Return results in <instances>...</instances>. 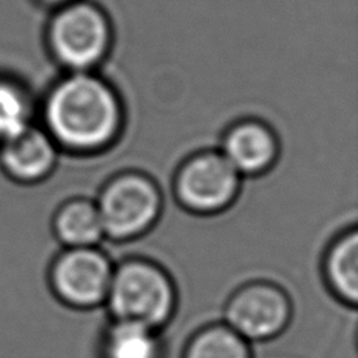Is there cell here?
I'll return each mask as SVG.
<instances>
[{"mask_svg":"<svg viewBox=\"0 0 358 358\" xmlns=\"http://www.w3.org/2000/svg\"><path fill=\"white\" fill-rule=\"evenodd\" d=\"M113 267L99 247L63 248L49 267L50 289L69 308H98L106 302Z\"/></svg>","mask_w":358,"mask_h":358,"instance_id":"cell-5","label":"cell"},{"mask_svg":"<svg viewBox=\"0 0 358 358\" xmlns=\"http://www.w3.org/2000/svg\"><path fill=\"white\" fill-rule=\"evenodd\" d=\"M112 321L161 331L178 308V289L167 268L148 258H127L113 267L106 297Z\"/></svg>","mask_w":358,"mask_h":358,"instance_id":"cell-2","label":"cell"},{"mask_svg":"<svg viewBox=\"0 0 358 358\" xmlns=\"http://www.w3.org/2000/svg\"><path fill=\"white\" fill-rule=\"evenodd\" d=\"M0 159L13 179L19 182H36L52 171L57 151L52 137L27 126L16 136L3 140Z\"/></svg>","mask_w":358,"mask_h":358,"instance_id":"cell-8","label":"cell"},{"mask_svg":"<svg viewBox=\"0 0 358 358\" xmlns=\"http://www.w3.org/2000/svg\"><path fill=\"white\" fill-rule=\"evenodd\" d=\"M277 151V140L272 132L263 124L250 121L229 131L222 155L239 175H259L271 169Z\"/></svg>","mask_w":358,"mask_h":358,"instance_id":"cell-9","label":"cell"},{"mask_svg":"<svg viewBox=\"0 0 358 358\" xmlns=\"http://www.w3.org/2000/svg\"><path fill=\"white\" fill-rule=\"evenodd\" d=\"M46 124L54 140L74 151H96L117 137L121 107L106 82L78 73L62 80L46 101Z\"/></svg>","mask_w":358,"mask_h":358,"instance_id":"cell-1","label":"cell"},{"mask_svg":"<svg viewBox=\"0 0 358 358\" xmlns=\"http://www.w3.org/2000/svg\"><path fill=\"white\" fill-rule=\"evenodd\" d=\"M241 175L225 156L203 152L182 164L175 178L178 203L196 215H215L236 201Z\"/></svg>","mask_w":358,"mask_h":358,"instance_id":"cell-6","label":"cell"},{"mask_svg":"<svg viewBox=\"0 0 358 358\" xmlns=\"http://www.w3.org/2000/svg\"><path fill=\"white\" fill-rule=\"evenodd\" d=\"M29 106L19 88L0 82V140H6L29 126Z\"/></svg>","mask_w":358,"mask_h":358,"instance_id":"cell-14","label":"cell"},{"mask_svg":"<svg viewBox=\"0 0 358 358\" xmlns=\"http://www.w3.org/2000/svg\"><path fill=\"white\" fill-rule=\"evenodd\" d=\"M104 238L131 242L150 233L161 219L164 198L148 176L123 173L110 179L94 201Z\"/></svg>","mask_w":358,"mask_h":358,"instance_id":"cell-3","label":"cell"},{"mask_svg":"<svg viewBox=\"0 0 358 358\" xmlns=\"http://www.w3.org/2000/svg\"><path fill=\"white\" fill-rule=\"evenodd\" d=\"M324 281L335 299L355 308L358 302V229H344L330 242L322 261Z\"/></svg>","mask_w":358,"mask_h":358,"instance_id":"cell-10","label":"cell"},{"mask_svg":"<svg viewBox=\"0 0 358 358\" xmlns=\"http://www.w3.org/2000/svg\"><path fill=\"white\" fill-rule=\"evenodd\" d=\"M101 358H162L161 331L140 324L110 321L101 338Z\"/></svg>","mask_w":358,"mask_h":358,"instance_id":"cell-12","label":"cell"},{"mask_svg":"<svg viewBox=\"0 0 358 358\" xmlns=\"http://www.w3.org/2000/svg\"><path fill=\"white\" fill-rule=\"evenodd\" d=\"M52 231L63 248L99 247L106 239L96 203L85 198H73L55 210Z\"/></svg>","mask_w":358,"mask_h":358,"instance_id":"cell-11","label":"cell"},{"mask_svg":"<svg viewBox=\"0 0 358 358\" xmlns=\"http://www.w3.org/2000/svg\"><path fill=\"white\" fill-rule=\"evenodd\" d=\"M182 358H253L252 344L225 322L196 330L182 350Z\"/></svg>","mask_w":358,"mask_h":358,"instance_id":"cell-13","label":"cell"},{"mask_svg":"<svg viewBox=\"0 0 358 358\" xmlns=\"http://www.w3.org/2000/svg\"><path fill=\"white\" fill-rule=\"evenodd\" d=\"M292 315V300L283 287L267 280H255L231 294L223 322L252 344L280 336L291 324Z\"/></svg>","mask_w":358,"mask_h":358,"instance_id":"cell-4","label":"cell"},{"mask_svg":"<svg viewBox=\"0 0 358 358\" xmlns=\"http://www.w3.org/2000/svg\"><path fill=\"white\" fill-rule=\"evenodd\" d=\"M49 40L63 65L84 71L106 55L110 27L99 8L90 3H74L55 16L50 24Z\"/></svg>","mask_w":358,"mask_h":358,"instance_id":"cell-7","label":"cell"},{"mask_svg":"<svg viewBox=\"0 0 358 358\" xmlns=\"http://www.w3.org/2000/svg\"><path fill=\"white\" fill-rule=\"evenodd\" d=\"M44 2H48V3H54V5H57V3H63V2H68V0H44Z\"/></svg>","mask_w":358,"mask_h":358,"instance_id":"cell-15","label":"cell"}]
</instances>
